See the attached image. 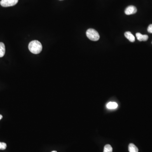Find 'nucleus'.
<instances>
[{
  "instance_id": "1",
  "label": "nucleus",
  "mask_w": 152,
  "mask_h": 152,
  "mask_svg": "<svg viewBox=\"0 0 152 152\" xmlns=\"http://www.w3.org/2000/svg\"><path fill=\"white\" fill-rule=\"evenodd\" d=\"M29 50L34 54H38L41 52L42 50V46L40 42L37 40L31 41L28 45Z\"/></svg>"
},
{
  "instance_id": "2",
  "label": "nucleus",
  "mask_w": 152,
  "mask_h": 152,
  "mask_svg": "<svg viewBox=\"0 0 152 152\" xmlns=\"http://www.w3.org/2000/svg\"><path fill=\"white\" fill-rule=\"evenodd\" d=\"M86 36L89 40L93 41H97L100 38L99 33L94 29H88L86 31Z\"/></svg>"
},
{
  "instance_id": "3",
  "label": "nucleus",
  "mask_w": 152,
  "mask_h": 152,
  "mask_svg": "<svg viewBox=\"0 0 152 152\" xmlns=\"http://www.w3.org/2000/svg\"><path fill=\"white\" fill-rule=\"evenodd\" d=\"M18 0H1L0 4L1 6L5 7H12L18 3Z\"/></svg>"
},
{
  "instance_id": "4",
  "label": "nucleus",
  "mask_w": 152,
  "mask_h": 152,
  "mask_svg": "<svg viewBox=\"0 0 152 152\" xmlns=\"http://www.w3.org/2000/svg\"><path fill=\"white\" fill-rule=\"evenodd\" d=\"M137 12V9L134 6H129L126 8L125 13L126 15H131L135 14Z\"/></svg>"
},
{
  "instance_id": "5",
  "label": "nucleus",
  "mask_w": 152,
  "mask_h": 152,
  "mask_svg": "<svg viewBox=\"0 0 152 152\" xmlns=\"http://www.w3.org/2000/svg\"><path fill=\"white\" fill-rule=\"evenodd\" d=\"M137 40L139 41H146L148 39V36L147 35H142L141 33H136Z\"/></svg>"
},
{
  "instance_id": "6",
  "label": "nucleus",
  "mask_w": 152,
  "mask_h": 152,
  "mask_svg": "<svg viewBox=\"0 0 152 152\" xmlns=\"http://www.w3.org/2000/svg\"><path fill=\"white\" fill-rule=\"evenodd\" d=\"M125 36L130 42H134L135 41V37L131 32L129 31L126 32L124 34Z\"/></svg>"
},
{
  "instance_id": "7",
  "label": "nucleus",
  "mask_w": 152,
  "mask_h": 152,
  "mask_svg": "<svg viewBox=\"0 0 152 152\" xmlns=\"http://www.w3.org/2000/svg\"><path fill=\"white\" fill-rule=\"evenodd\" d=\"M118 106V104L117 103L115 102H110L107 104L106 107L109 109L112 110V109H115L117 108Z\"/></svg>"
},
{
  "instance_id": "8",
  "label": "nucleus",
  "mask_w": 152,
  "mask_h": 152,
  "mask_svg": "<svg viewBox=\"0 0 152 152\" xmlns=\"http://www.w3.org/2000/svg\"><path fill=\"white\" fill-rule=\"evenodd\" d=\"M5 46L3 43L0 42V57H2L5 54Z\"/></svg>"
},
{
  "instance_id": "9",
  "label": "nucleus",
  "mask_w": 152,
  "mask_h": 152,
  "mask_svg": "<svg viewBox=\"0 0 152 152\" xmlns=\"http://www.w3.org/2000/svg\"><path fill=\"white\" fill-rule=\"evenodd\" d=\"M129 152H138L139 150L136 146L134 144L130 143L129 145Z\"/></svg>"
},
{
  "instance_id": "10",
  "label": "nucleus",
  "mask_w": 152,
  "mask_h": 152,
  "mask_svg": "<svg viewBox=\"0 0 152 152\" xmlns=\"http://www.w3.org/2000/svg\"><path fill=\"white\" fill-rule=\"evenodd\" d=\"M104 152H112V148L110 145H106L104 147Z\"/></svg>"
},
{
  "instance_id": "11",
  "label": "nucleus",
  "mask_w": 152,
  "mask_h": 152,
  "mask_svg": "<svg viewBox=\"0 0 152 152\" xmlns=\"http://www.w3.org/2000/svg\"><path fill=\"white\" fill-rule=\"evenodd\" d=\"M7 147V145L5 143L0 142V150H5Z\"/></svg>"
},
{
  "instance_id": "12",
  "label": "nucleus",
  "mask_w": 152,
  "mask_h": 152,
  "mask_svg": "<svg viewBox=\"0 0 152 152\" xmlns=\"http://www.w3.org/2000/svg\"><path fill=\"white\" fill-rule=\"evenodd\" d=\"M148 31L150 33H152V24L149 25L148 28Z\"/></svg>"
},
{
  "instance_id": "13",
  "label": "nucleus",
  "mask_w": 152,
  "mask_h": 152,
  "mask_svg": "<svg viewBox=\"0 0 152 152\" xmlns=\"http://www.w3.org/2000/svg\"><path fill=\"white\" fill-rule=\"evenodd\" d=\"M3 118L2 115H0V120Z\"/></svg>"
},
{
  "instance_id": "14",
  "label": "nucleus",
  "mask_w": 152,
  "mask_h": 152,
  "mask_svg": "<svg viewBox=\"0 0 152 152\" xmlns=\"http://www.w3.org/2000/svg\"><path fill=\"white\" fill-rule=\"evenodd\" d=\"M52 152H57L56 151H52Z\"/></svg>"
},
{
  "instance_id": "15",
  "label": "nucleus",
  "mask_w": 152,
  "mask_h": 152,
  "mask_svg": "<svg viewBox=\"0 0 152 152\" xmlns=\"http://www.w3.org/2000/svg\"><path fill=\"white\" fill-rule=\"evenodd\" d=\"M60 1H61V0H60Z\"/></svg>"
},
{
  "instance_id": "16",
  "label": "nucleus",
  "mask_w": 152,
  "mask_h": 152,
  "mask_svg": "<svg viewBox=\"0 0 152 152\" xmlns=\"http://www.w3.org/2000/svg\"></svg>"
}]
</instances>
